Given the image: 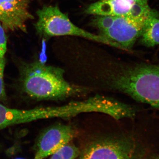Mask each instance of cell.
Returning <instances> with one entry per match:
<instances>
[{
    "label": "cell",
    "mask_w": 159,
    "mask_h": 159,
    "mask_svg": "<svg viewBox=\"0 0 159 159\" xmlns=\"http://www.w3.org/2000/svg\"><path fill=\"white\" fill-rule=\"evenodd\" d=\"M106 84L111 89L159 109V61L111 67Z\"/></svg>",
    "instance_id": "1"
},
{
    "label": "cell",
    "mask_w": 159,
    "mask_h": 159,
    "mask_svg": "<svg viewBox=\"0 0 159 159\" xmlns=\"http://www.w3.org/2000/svg\"><path fill=\"white\" fill-rule=\"evenodd\" d=\"M64 73L60 68L40 61L28 64L21 70L22 87L29 97L39 100L63 99L84 92L82 88L68 82Z\"/></svg>",
    "instance_id": "2"
},
{
    "label": "cell",
    "mask_w": 159,
    "mask_h": 159,
    "mask_svg": "<svg viewBox=\"0 0 159 159\" xmlns=\"http://www.w3.org/2000/svg\"><path fill=\"white\" fill-rule=\"evenodd\" d=\"M37 14L38 20L35 28L39 33L45 36H78L122 50L119 45L104 36L93 34L77 27L57 6H45L38 10Z\"/></svg>",
    "instance_id": "3"
},
{
    "label": "cell",
    "mask_w": 159,
    "mask_h": 159,
    "mask_svg": "<svg viewBox=\"0 0 159 159\" xmlns=\"http://www.w3.org/2000/svg\"><path fill=\"white\" fill-rule=\"evenodd\" d=\"M78 159H144L143 151L134 139L110 137L96 140L88 145Z\"/></svg>",
    "instance_id": "4"
},
{
    "label": "cell",
    "mask_w": 159,
    "mask_h": 159,
    "mask_svg": "<svg viewBox=\"0 0 159 159\" xmlns=\"http://www.w3.org/2000/svg\"><path fill=\"white\" fill-rule=\"evenodd\" d=\"M70 115V109L67 105L20 110L9 108L0 104V129L39 119L68 118Z\"/></svg>",
    "instance_id": "5"
},
{
    "label": "cell",
    "mask_w": 159,
    "mask_h": 159,
    "mask_svg": "<svg viewBox=\"0 0 159 159\" xmlns=\"http://www.w3.org/2000/svg\"><path fill=\"white\" fill-rule=\"evenodd\" d=\"M76 134L72 125H53L41 134L36 144L35 159H44L68 144Z\"/></svg>",
    "instance_id": "6"
},
{
    "label": "cell",
    "mask_w": 159,
    "mask_h": 159,
    "mask_svg": "<svg viewBox=\"0 0 159 159\" xmlns=\"http://www.w3.org/2000/svg\"><path fill=\"white\" fill-rule=\"evenodd\" d=\"M32 18L28 0H0V23L5 29L26 31V21Z\"/></svg>",
    "instance_id": "7"
},
{
    "label": "cell",
    "mask_w": 159,
    "mask_h": 159,
    "mask_svg": "<svg viewBox=\"0 0 159 159\" xmlns=\"http://www.w3.org/2000/svg\"><path fill=\"white\" fill-rule=\"evenodd\" d=\"M142 30L126 16H116L111 28L101 32V35L119 45L122 50H129L140 37Z\"/></svg>",
    "instance_id": "8"
},
{
    "label": "cell",
    "mask_w": 159,
    "mask_h": 159,
    "mask_svg": "<svg viewBox=\"0 0 159 159\" xmlns=\"http://www.w3.org/2000/svg\"><path fill=\"white\" fill-rule=\"evenodd\" d=\"M136 0H99L87 8V14L120 16L126 15Z\"/></svg>",
    "instance_id": "9"
},
{
    "label": "cell",
    "mask_w": 159,
    "mask_h": 159,
    "mask_svg": "<svg viewBox=\"0 0 159 159\" xmlns=\"http://www.w3.org/2000/svg\"><path fill=\"white\" fill-rule=\"evenodd\" d=\"M141 43L145 47L159 45V14L152 9L141 31Z\"/></svg>",
    "instance_id": "10"
},
{
    "label": "cell",
    "mask_w": 159,
    "mask_h": 159,
    "mask_svg": "<svg viewBox=\"0 0 159 159\" xmlns=\"http://www.w3.org/2000/svg\"><path fill=\"white\" fill-rule=\"evenodd\" d=\"M151 10L148 0H136L125 16L142 29Z\"/></svg>",
    "instance_id": "11"
},
{
    "label": "cell",
    "mask_w": 159,
    "mask_h": 159,
    "mask_svg": "<svg viewBox=\"0 0 159 159\" xmlns=\"http://www.w3.org/2000/svg\"><path fill=\"white\" fill-rule=\"evenodd\" d=\"M80 153L77 147L68 143L53 154L50 159H76Z\"/></svg>",
    "instance_id": "12"
},
{
    "label": "cell",
    "mask_w": 159,
    "mask_h": 159,
    "mask_svg": "<svg viewBox=\"0 0 159 159\" xmlns=\"http://www.w3.org/2000/svg\"><path fill=\"white\" fill-rule=\"evenodd\" d=\"M116 16H97L94 20V25L99 29L100 32L106 31L112 25Z\"/></svg>",
    "instance_id": "13"
},
{
    "label": "cell",
    "mask_w": 159,
    "mask_h": 159,
    "mask_svg": "<svg viewBox=\"0 0 159 159\" xmlns=\"http://www.w3.org/2000/svg\"><path fill=\"white\" fill-rule=\"evenodd\" d=\"M6 66L5 57H0V100H6V95L4 84V71Z\"/></svg>",
    "instance_id": "14"
},
{
    "label": "cell",
    "mask_w": 159,
    "mask_h": 159,
    "mask_svg": "<svg viewBox=\"0 0 159 159\" xmlns=\"http://www.w3.org/2000/svg\"><path fill=\"white\" fill-rule=\"evenodd\" d=\"M7 50V39L2 24L0 23V57H5Z\"/></svg>",
    "instance_id": "15"
},
{
    "label": "cell",
    "mask_w": 159,
    "mask_h": 159,
    "mask_svg": "<svg viewBox=\"0 0 159 159\" xmlns=\"http://www.w3.org/2000/svg\"><path fill=\"white\" fill-rule=\"evenodd\" d=\"M22 159V158H17V159Z\"/></svg>",
    "instance_id": "16"
},
{
    "label": "cell",
    "mask_w": 159,
    "mask_h": 159,
    "mask_svg": "<svg viewBox=\"0 0 159 159\" xmlns=\"http://www.w3.org/2000/svg\"><path fill=\"white\" fill-rule=\"evenodd\" d=\"M157 159H159V158H157Z\"/></svg>",
    "instance_id": "17"
}]
</instances>
